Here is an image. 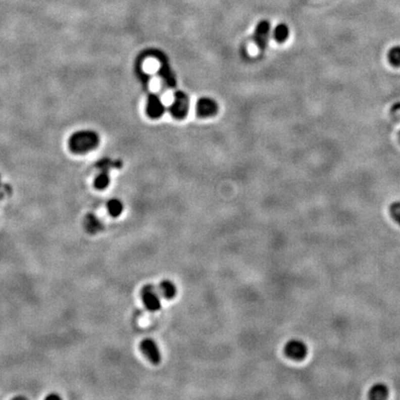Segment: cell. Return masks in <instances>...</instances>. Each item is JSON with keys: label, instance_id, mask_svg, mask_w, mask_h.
<instances>
[{"label": "cell", "instance_id": "cell-1", "mask_svg": "<svg viewBox=\"0 0 400 400\" xmlns=\"http://www.w3.org/2000/svg\"><path fill=\"white\" fill-rule=\"evenodd\" d=\"M189 106L187 94L182 91H178L174 94V99L170 107V112L173 118L183 120L188 115Z\"/></svg>", "mask_w": 400, "mask_h": 400}, {"label": "cell", "instance_id": "cell-2", "mask_svg": "<svg viewBox=\"0 0 400 400\" xmlns=\"http://www.w3.org/2000/svg\"><path fill=\"white\" fill-rule=\"evenodd\" d=\"M141 296L144 307L150 311H158L161 310V294L155 286L148 284L142 289Z\"/></svg>", "mask_w": 400, "mask_h": 400}, {"label": "cell", "instance_id": "cell-3", "mask_svg": "<svg viewBox=\"0 0 400 400\" xmlns=\"http://www.w3.org/2000/svg\"><path fill=\"white\" fill-rule=\"evenodd\" d=\"M271 34V23L267 20H262L258 22L253 34V40L257 46L261 50H264L268 45Z\"/></svg>", "mask_w": 400, "mask_h": 400}, {"label": "cell", "instance_id": "cell-4", "mask_svg": "<svg viewBox=\"0 0 400 400\" xmlns=\"http://www.w3.org/2000/svg\"><path fill=\"white\" fill-rule=\"evenodd\" d=\"M284 354L292 361H303L308 354V347L300 340H291L284 346Z\"/></svg>", "mask_w": 400, "mask_h": 400}, {"label": "cell", "instance_id": "cell-5", "mask_svg": "<svg viewBox=\"0 0 400 400\" xmlns=\"http://www.w3.org/2000/svg\"><path fill=\"white\" fill-rule=\"evenodd\" d=\"M219 111L216 101L210 97H202L197 100L195 105L196 116L202 119L215 116Z\"/></svg>", "mask_w": 400, "mask_h": 400}, {"label": "cell", "instance_id": "cell-6", "mask_svg": "<svg viewBox=\"0 0 400 400\" xmlns=\"http://www.w3.org/2000/svg\"><path fill=\"white\" fill-rule=\"evenodd\" d=\"M140 349L151 363L157 365L161 362V351L153 339H144L140 344Z\"/></svg>", "mask_w": 400, "mask_h": 400}, {"label": "cell", "instance_id": "cell-7", "mask_svg": "<svg viewBox=\"0 0 400 400\" xmlns=\"http://www.w3.org/2000/svg\"><path fill=\"white\" fill-rule=\"evenodd\" d=\"M146 111L151 118H160L165 112V107L158 95L151 94L147 101Z\"/></svg>", "mask_w": 400, "mask_h": 400}, {"label": "cell", "instance_id": "cell-8", "mask_svg": "<svg viewBox=\"0 0 400 400\" xmlns=\"http://www.w3.org/2000/svg\"><path fill=\"white\" fill-rule=\"evenodd\" d=\"M158 290H159L161 296L164 297L165 299H172L175 297V295L177 294V288H176L175 284L172 283V281H169V280L162 281L160 283V286Z\"/></svg>", "mask_w": 400, "mask_h": 400}, {"label": "cell", "instance_id": "cell-9", "mask_svg": "<svg viewBox=\"0 0 400 400\" xmlns=\"http://www.w3.org/2000/svg\"><path fill=\"white\" fill-rule=\"evenodd\" d=\"M289 36V28L286 24H278L273 30V38L277 43L285 42Z\"/></svg>", "mask_w": 400, "mask_h": 400}, {"label": "cell", "instance_id": "cell-10", "mask_svg": "<svg viewBox=\"0 0 400 400\" xmlns=\"http://www.w3.org/2000/svg\"><path fill=\"white\" fill-rule=\"evenodd\" d=\"M388 395V390L383 384H376L370 390V397L372 398H385Z\"/></svg>", "mask_w": 400, "mask_h": 400}, {"label": "cell", "instance_id": "cell-11", "mask_svg": "<svg viewBox=\"0 0 400 400\" xmlns=\"http://www.w3.org/2000/svg\"><path fill=\"white\" fill-rule=\"evenodd\" d=\"M388 61L394 68H400V46H394L388 53Z\"/></svg>", "mask_w": 400, "mask_h": 400}, {"label": "cell", "instance_id": "cell-12", "mask_svg": "<svg viewBox=\"0 0 400 400\" xmlns=\"http://www.w3.org/2000/svg\"><path fill=\"white\" fill-rule=\"evenodd\" d=\"M122 204L117 199H112L108 204V210L111 214V216L118 217L121 215L122 211Z\"/></svg>", "mask_w": 400, "mask_h": 400}, {"label": "cell", "instance_id": "cell-13", "mask_svg": "<svg viewBox=\"0 0 400 400\" xmlns=\"http://www.w3.org/2000/svg\"><path fill=\"white\" fill-rule=\"evenodd\" d=\"M108 184H109V177L107 174H104V173L96 178L95 182H94V186L99 190L106 188L108 186Z\"/></svg>", "mask_w": 400, "mask_h": 400}, {"label": "cell", "instance_id": "cell-14", "mask_svg": "<svg viewBox=\"0 0 400 400\" xmlns=\"http://www.w3.org/2000/svg\"><path fill=\"white\" fill-rule=\"evenodd\" d=\"M390 214L395 222L400 225V202L394 203L390 207Z\"/></svg>", "mask_w": 400, "mask_h": 400}, {"label": "cell", "instance_id": "cell-15", "mask_svg": "<svg viewBox=\"0 0 400 400\" xmlns=\"http://www.w3.org/2000/svg\"><path fill=\"white\" fill-rule=\"evenodd\" d=\"M61 399V396H59V395H57V394H51V395H48V396H46V399Z\"/></svg>", "mask_w": 400, "mask_h": 400}, {"label": "cell", "instance_id": "cell-16", "mask_svg": "<svg viewBox=\"0 0 400 400\" xmlns=\"http://www.w3.org/2000/svg\"><path fill=\"white\" fill-rule=\"evenodd\" d=\"M398 136H399V141H400V132H399V135H398Z\"/></svg>", "mask_w": 400, "mask_h": 400}]
</instances>
